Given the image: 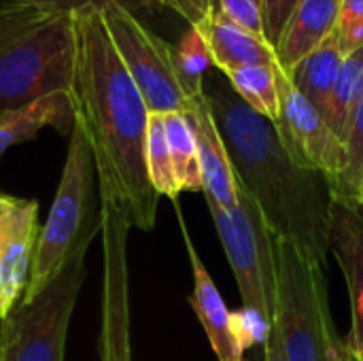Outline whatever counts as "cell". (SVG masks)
Masks as SVG:
<instances>
[{"mask_svg": "<svg viewBox=\"0 0 363 361\" xmlns=\"http://www.w3.org/2000/svg\"><path fill=\"white\" fill-rule=\"evenodd\" d=\"M74 19V74L70 96L94 155L100 200L115 204L132 228L155 226L160 196L147 172V102L123 66L100 6H83Z\"/></svg>", "mask_w": 363, "mask_h": 361, "instance_id": "6da1fadb", "label": "cell"}, {"mask_svg": "<svg viewBox=\"0 0 363 361\" xmlns=\"http://www.w3.org/2000/svg\"><path fill=\"white\" fill-rule=\"evenodd\" d=\"M206 79H211V85L204 83L206 100L236 181L251 194L274 238L294 240L325 264L330 183L319 172L306 170L291 160L274 121L255 113L232 89L223 72Z\"/></svg>", "mask_w": 363, "mask_h": 361, "instance_id": "7a4b0ae2", "label": "cell"}, {"mask_svg": "<svg viewBox=\"0 0 363 361\" xmlns=\"http://www.w3.org/2000/svg\"><path fill=\"white\" fill-rule=\"evenodd\" d=\"M74 74L72 13L26 2L0 4V115L45 96L70 91Z\"/></svg>", "mask_w": 363, "mask_h": 361, "instance_id": "3957f363", "label": "cell"}, {"mask_svg": "<svg viewBox=\"0 0 363 361\" xmlns=\"http://www.w3.org/2000/svg\"><path fill=\"white\" fill-rule=\"evenodd\" d=\"M277 321L285 361H336L325 264L294 240L274 238Z\"/></svg>", "mask_w": 363, "mask_h": 361, "instance_id": "277c9868", "label": "cell"}, {"mask_svg": "<svg viewBox=\"0 0 363 361\" xmlns=\"http://www.w3.org/2000/svg\"><path fill=\"white\" fill-rule=\"evenodd\" d=\"M96 166L89 140L79 121L68 136L66 164L45 226L40 228L32 270L21 300H30L62 270L79 243L100 226L94 191Z\"/></svg>", "mask_w": 363, "mask_h": 361, "instance_id": "5b68a950", "label": "cell"}, {"mask_svg": "<svg viewBox=\"0 0 363 361\" xmlns=\"http://www.w3.org/2000/svg\"><path fill=\"white\" fill-rule=\"evenodd\" d=\"M100 226L70 253L62 270L30 300H19L0 321V361H64L70 317L85 283V260Z\"/></svg>", "mask_w": 363, "mask_h": 361, "instance_id": "8992f818", "label": "cell"}, {"mask_svg": "<svg viewBox=\"0 0 363 361\" xmlns=\"http://www.w3.org/2000/svg\"><path fill=\"white\" fill-rule=\"evenodd\" d=\"M236 198L238 204L232 211H225L211 198H206V204L225 257L232 266L242 309L257 313L272 328L277 321L279 300L274 236L268 230L259 206L238 181Z\"/></svg>", "mask_w": 363, "mask_h": 361, "instance_id": "52a82bcc", "label": "cell"}, {"mask_svg": "<svg viewBox=\"0 0 363 361\" xmlns=\"http://www.w3.org/2000/svg\"><path fill=\"white\" fill-rule=\"evenodd\" d=\"M108 36L140 89L149 113H185L189 100L177 79L172 45L145 28L132 9L117 0L100 6Z\"/></svg>", "mask_w": 363, "mask_h": 361, "instance_id": "ba28073f", "label": "cell"}, {"mask_svg": "<svg viewBox=\"0 0 363 361\" xmlns=\"http://www.w3.org/2000/svg\"><path fill=\"white\" fill-rule=\"evenodd\" d=\"M130 221L123 213L100 200L102 240V298H100V361H132L130 317Z\"/></svg>", "mask_w": 363, "mask_h": 361, "instance_id": "9c48e42d", "label": "cell"}, {"mask_svg": "<svg viewBox=\"0 0 363 361\" xmlns=\"http://www.w3.org/2000/svg\"><path fill=\"white\" fill-rule=\"evenodd\" d=\"M274 72L281 98V111L274 126L285 151L298 166L319 172L330 183L332 196H340L347 168L345 145L330 130L323 115L291 85L279 64Z\"/></svg>", "mask_w": 363, "mask_h": 361, "instance_id": "30bf717a", "label": "cell"}, {"mask_svg": "<svg viewBox=\"0 0 363 361\" xmlns=\"http://www.w3.org/2000/svg\"><path fill=\"white\" fill-rule=\"evenodd\" d=\"M38 234V202L0 194V321L26 291Z\"/></svg>", "mask_w": 363, "mask_h": 361, "instance_id": "8fae6325", "label": "cell"}, {"mask_svg": "<svg viewBox=\"0 0 363 361\" xmlns=\"http://www.w3.org/2000/svg\"><path fill=\"white\" fill-rule=\"evenodd\" d=\"M328 251L334 255L347 281L353 311L349 338L363 355V206L353 198L332 196Z\"/></svg>", "mask_w": 363, "mask_h": 361, "instance_id": "7c38bea8", "label": "cell"}, {"mask_svg": "<svg viewBox=\"0 0 363 361\" xmlns=\"http://www.w3.org/2000/svg\"><path fill=\"white\" fill-rule=\"evenodd\" d=\"M174 213L179 217V228L183 234V243L187 249V257L191 264V274H194V291H191V306L206 332V338L211 343V349L215 351L217 361H245V349L234 332L232 326V313L228 311L225 302L221 300V294L211 279L204 262L200 260L194 240L189 236V230L185 226L183 213L179 202H174Z\"/></svg>", "mask_w": 363, "mask_h": 361, "instance_id": "4fadbf2b", "label": "cell"}, {"mask_svg": "<svg viewBox=\"0 0 363 361\" xmlns=\"http://www.w3.org/2000/svg\"><path fill=\"white\" fill-rule=\"evenodd\" d=\"M183 115L187 117L196 145H198V157H200V170H202V194L215 200L225 211L236 209L238 198H236L234 168H232L225 143L221 138V132L215 123L211 104L206 100V91L198 98H191Z\"/></svg>", "mask_w": 363, "mask_h": 361, "instance_id": "5bb4252c", "label": "cell"}, {"mask_svg": "<svg viewBox=\"0 0 363 361\" xmlns=\"http://www.w3.org/2000/svg\"><path fill=\"white\" fill-rule=\"evenodd\" d=\"M338 15L340 0H302L274 47L281 70L289 72L300 60L321 47L332 36Z\"/></svg>", "mask_w": 363, "mask_h": 361, "instance_id": "9a60e30c", "label": "cell"}, {"mask_svg": "<svg viewBox=\"0 0 363 361\" xmlns=\"http://www.w3.org/2000/svg\"><path fill=\"white\" fill-rule=\"evenodd\" d=\"M211 47L215 68L219 72H230L240 66L262 64V66H274L277 55L274 49L259 36L247 32L245 28L230 21L219 6L215 4L208 17L198 26Z\"/></svg>", "mask_w": 363, "mask_h": 361, "instance_id": "2e32d148", "label": "cell"}, {"mask_svg": "<svg viewBox=\"0 0 363 361\" xmlns=\"http://www.w3.org/2000/svg\"><path fill=\"white\" fill-rule=\"evenodd\" d=\"M74 121L77 113L70 91L51 94L19 111L0 115V157L11 147L34 138L43 128H55L60 134L70 136Z\"/></svg>", "mask_w": 363, "mask_h": 361, "instance_id": "e0dca14e", "label": "cell"}, {"mask_svg": "<svg viewBox=\"0 0 363 361\" xmlns=\"http://www.w3.org/2000/svg\"><path fill=\"white\" fill-rule=\"evenodd\" d=\"M345 53L338 49L336 40L330 36L321 47L300 60L289 72H285L291 85L323 115H328L330 98L342 66Z\"/></svg>", "mask_w": 363, "mask_h": 361, "instance_id": "ac0fdd59", "label": "cell"}, {"mask_svg": "<svg viewBox=\"0 0 363 361\" xmlns=\"http://www.w3.org/2000/svg\"><path fill=\"white\" fill-rule=\"evenodd\" d=\"M363 96V47L345 55L332 98H330V106H328V115L325 121L330 126V130L338 136V140L345 145L357 104Z\"/></svg>", "mask_w": 363, "mask_h": 361, "instance_id": "d6986e66", "label": "cell"}, {"mask_svg": "<svg viewBox=\"0 0 363 361\" xmlns=\"http://www.w3.org/2000/svg\"><path fill=\"white\" fill-rule=\"evenodd\" d=\"M172 57H174L177 79L187 100L202 96L206 77L211 68H215V62H213L211 47L198 26H189L187 32L181 36V40L172 45Z\"/></svg>", "mask_w": 363, "mask_h": 361, "instance_id": "ffe728a7", "label": "cell"}, {"mask_svg": "<svg viewBox=\"0 0 363 361\" xmlns=\"http://www.w3.org/2000/svg\"><path fill=\"white\" fill-rule=\"evenodd\" d=\"M164 130L174 166V177L181 191H202V170L198 157V145L191 126L183 113H166Z\"/></svg>", "mask_w": 363, "mask_h": 361, "instance_id": "44dd1931", "label": "cell"}, {"mask_svg": "<svg viewBox=\"0 0 363 361\" xmlns=\"http://www.w3.org/2000/svg\"><path fill=\"white\" fill-rule=\"evenodd\" d=\"M274 66H240L236 70L225 72L228 83L232 89L259 115H264L270 121L279 119L281 111V98H279V85H277V72Z\"/></svg>", "mask_w": 363, "mask_h": 361, "instance_id": "7402d4cb", "label": "cell"}, {"mask_svg": "<svg viewBox=\"0 0 363 361\" xmlns=\"http://www.w3.org/2000/svg\"><path fill=\"white\" fill-rule=\"evenodd\" d=\"M145 160H147V172L153 189L157 196H166L174 202H179V183L174 177V166L168 149V138L164 130V117L160 113H151L149 128H147V147H145Z\"/></svg>", "mask_w": 363, "mask_h": 361, "instance_id": "603a6c76", "label": "cell"}, {"mask_svg": "<svg viewBox=\"0 0 363 361\" xmlns=\"http://www.w3.org/2000/svg\"><path fill=\"white\" fill-rule=\"evenodd\" d=\"M338 49L349 55L363 47V0H340V15L332 32Z\"/></svg>", "mask_w": 363, "mask_h": 361, "instance_id": "cb8c5ba5", "label": "cell"}, {"mask_svg": "<svg viewBox=\"0 0 363 361\" xmlns=\"http://www.w3.org/2000/svg\"><path fill=\"white\" fill-rule=\"evenodd\" d=\"M345 149H347V168H345L342 194L340 196L351 198V191H353L355 183L362 179L363 174V96L359 104H357V111H355V117H353Z\"/></svg>", "mask_w": 363, "mask_h": 361, "instance_id": "d4e9b609", "label": "cell"}, {"mask_svg": "<svg viewBox=\"0 0 363 361\" xmlns=\"http://www.w3.org/2000/svg\"><path fill=\"white\" fill-rule=\"evenodd\" d=\"M302 0H262V19H264V36L266 43L274 49L285 26L291 15L300 6Z\"/></svg>", "mask_w": 363, "mask_h": 361, "instance_id": "484cf974", "label": "cell"}, {"mask_svg": "<svg viewBox=\"0 0 363 361\" xmlns=\"http://www.w3.org/2000/svg\"><path fill=\"white\" fill-rule=\"evenodd\" d=\"M217 6L230 21L266 40L262 6L257 0H217Z\"/></svg>", "mask_w": 363, "mask_h": 361, "instance_id": "4316f807", "label": "cell"}, {"mask_svg": "<svg viewBox=\"0 0 363 361\" xmlns=\"http://www.w3.org/2000/svg\"><path fill=\"white\" fill-rule=\"evenodd\" d=\"M155 4L168 6L170 11L179 13L189 26H200L208 17L217 0H155Z\"/></svg>", "mask_w": 363, "mask_h": 361, "instance_id": "83f0119b", "label": "cell"}, {"mask_svg": "<svg viewBox=\"0 0 363 361\" xmlns=\"http://www.w3.org/2000/svg\"><path fill=\"white\" fill-rule=\"evenodd\" d=\"M9 2H26V4H36V6H49V9H60L74 13L83 6H102L108 0H9Z\"/></svg>", "mask_w": 363, "mask_h": 361, "instance_id": "f1b7e54d", "label": "cell"}, {"mask_svg": "<svg viewBox=\"0 0 363 361\" xmlns=\"http://www.w3.org/2000/svg\"><path fill=\"white\" fill-rule=\"evenodd\" d=\"M262 361H285V353H283V343H281V334L279 328L272 326L268 340L264 343V357Z\"/></svg>", "mask_w": 363, "mask_h": 361, "instance_id": "f546056e", "label": "cell"}, {"mask_svg": "<svg viewBox=\"0 0 363 361\" xmlns=\"http://www.w3.org/2000/svg\"><path fill=\"white\" fill-rule=\"evenodd\" d=\"M336 361H363V355L357 351V347L351 343L349 336H347L345 340H338V347H336Z\"/></svg>", "mask_w": 363, "mask_h": 361, "instance_id": "4dcf8cb0", "label": "cell"}, {"mask_svg": "<svg viewBox=\"0 0 363 361\" xmlns=\"http://www.w3.org/2000/svg\"><path fill=\"white\" fill-rule=\"evenodd\" d=\"M351 198H353L359 206H363V174L362 179L355 183V187H353V191H351Z\"/></svg>", "mask_w": 363, "mask_h": 361, "instance_id": "1f68e13d", "label": "cell"}, {"mask_svg": "<svg viewBox=\"0 0 363 361\" xmlns=\"http://www.w3.org/2000/svg\"><path fill=\"white\" fill-rule=\"evenodd\" d=\"M121 2L123 6L132 9V6H147V4H155V0H117Z\"/></svg>", "mask_w": 363, "mask_h": 361, "instance_id": "d6a6232c", "label": "cell"}, {"mask_svg": "<svg viewBox=\"0 0 363 361\" xmlns=\"http://www.w3.org/2000/svg\"><path fill=\"white\" fill-rule=\"evenodd\" d=\"M257 2H259V6H262V0H257Z\"/></svg>", "mask_w": 363, "mask_h": 361, "instance_id": "836d02e7", "label": "cell"}]
</instances>
